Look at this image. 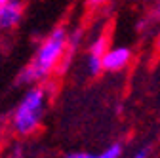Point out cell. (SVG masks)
<instances>
[{"label":"cell","instance_id":"cell-5","mask_svg":"<svg viewBox=\"0 0 160 158\" xmlns=\"http://www.w3.org/2000/svg\"><path fill=\"white\" fill-rule=\"evenodd\" d=\"M107 50H109V38H107V34H97L93 40L90 42L88 53L97 55V57H103Z\"/></svg>","mask_w":160,"mask_h":158},{"label":"cell","instance_id":"cell-3","mask_svg":"<svg viewBox=\"0 0 160 158\" xmlns=\"http://www.w3.org/2000/svg\"><path fill=\"white\" fill-rule=\"evenodd\" d=\"M132 61V50L126 46H112L103 55V71L105 72H120Z\"/></svg>","mask_w":160,"mask_h":158},{"label":"cell","instance_id":"cell-11","mask_svg":"<svg viewBox=\"0 0 160 158\" xmlns=\"http://www.w3.org/2000/svg\"><path fill=\"white\" fill-rule=\"evenodd\" d=\"M156 46H158V50H160V34H158V38H156Z\"/></svg>","mask_w":160,"mask_h":158},{"label":"cell","instance_id":"cell-9","mask_svg":"<svg viewBox=\"0 0 160 158\" xmlns=\"http://www.w3.org/2000/svg\"><path fill=\"white\" fill-rule=\"evenodd\" d=\"M65 158H92V152H71Z\"/></svg>","mask_w":160,"mask_h":158},{"label":"cell","instance_id":"cell-7","mask_svg":"<svg viewBox=\"0 0 160 158\" xmlns=\"http://www.w3.org/2000/svg\"><path fill=\"white\" fill-rule=\"evenodd\" d=\"M151 154H152V147L151 145H141V147L133 152L132 158H151Z\"/></svg>","mask_w":160,"mask_h":158},{"label":"cell","instance_id":"cell-8","mask_svg":"<svg viewBox=\"0 0 160 158\" xmlns=\"http://www.w3.org/2000/svg\"><path fill=\"white\" fill-rule=\"evenodd\" d=\"M109 2V0H86V4L90 6V8H101V6H105Z\"/></svg>","mask_w":160,"mask_h":158},{"label":"cell","instance_id":"cell-10","mask_svg":"<svg viewBox=\"0 0 160 158\" xmlns=\"http://www.w3.org/2000/svg\"><path fill=\"white\" fill-rule=\"evenodd\" d=\"M8 2H12V0H0V6H4V4H8Z\"/></svg>","mask_w":160,"mask_h":158},{"label":"cell","instance_id":"cell-4","mask_svg":"<svg viewBox=\"0 0 160 158\" xmlns=\"http://www.w3.org/2000/svg\"><path fill=\"white\" fill-rule=\"evenodd\" d=\"M23 15V4L19 0H12V2L0 6V31H10L13 29Z\"/></svg>","mask_w":160,"mask_h":158},{"label":"cell","instance_id":"cell-1","mask_svg":"<svg viewBox=\"0 0 160 158\" xmlns=\"http://www.w3.org/2000/svg\"><path fill=\"white\" fill-rule=\"evenodd\" d=\"M69 52V34L63 27L53 29L48 38L40 44L32 63L21 72V82H40L63 61L65 53Z\"/></svg>","mask_w":160,"mask_h":158},{"label":"cell","instance_id":"cell-2","mask_svg":"<svg viewBox=\"0 0 160 158\" xmlns=\"http://www.w3.org/2000/svg\"><path fill=\"white\" fill-rule=\"evenodd\" d=\"M44 109H46V90L40 86L31 88L13 112V130L19 135H31L34 130H38L40 122H42Z\"/></svg>","mask_w":160,"mask_h":158},{"label":"cell","instance_id":"cell-6","mask_svg":"<svg viewBox=\"0 0 160 158\" xmlns=\"http://www.w3.org/2000/svg\"><path fill=\"white\" fill-rule=\"evenodd\" d=\"M120 156H122V145L120 143H112L105 151L97 152V154H92V158H120Z\"/></svg>","mask_w":160,"mask_h":158}]
</instances>
